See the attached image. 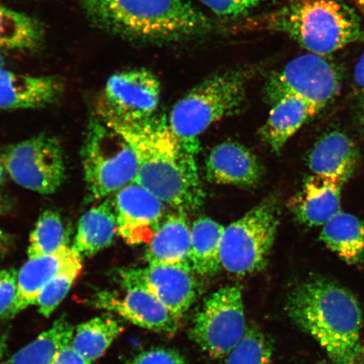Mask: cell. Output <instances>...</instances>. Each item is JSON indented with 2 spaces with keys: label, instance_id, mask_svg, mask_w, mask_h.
Instances as JSON below:
<instances>
[{
  "label": "cell",
  "instance_id": "cell-3",
  "mask_svg": "<svg viewBox=\"0 0 364 364\" xmlns=\"http://www.w3.org/2000/svg\"><path fill=\"white\" fill-rule=\"evenodd\" d=\"M82 8L97 28L140 42L197 38L213 28L211 21L186 0H83Z\"/></svg>",
  "mask_w": 364,
  "mask_h": 364
},
{
  "label": "cell",
  "instance_id": "cell-26",
  "mask_svg": "<svg viewBox=\"0 0 364 364\" xmlns=\"http://www.w3.org/2000/svg\"><path fill=\"white\" fill-rule=\"evenodd\" d=\"M124 327L111 315H103L77 326L72 346L77 352L92 363L110 348Z\"/></svg>",
  "mask_w": 364,
  "mask_h": 364
},
{
  "label": "cell",
  "instance_id": "cell-14",
  "mask_svg": "<svg viewBox=\"0 0 364 364\" xmlns=\"http://www.w3.org/2000/svg\"><path fill=\"white\" fill-rule=\"evenodd\" d=\"M112 198L118 235L130 245H148L164 220L165 203L135 181Z\"/></svg>",
  "mask_w": 364,
  "mask_h": 364
},
{
  "label": "cell",
  "instance_id": "cell-36",
  "mask_svg": "<svg viewBox=\"0 0 364 364\" xmlns=\"http://www.w3.org/2000/svg\"><path fill=\"white\" fill-rule=\"evenodd\" d=\"M351 1L364 15V0H351Z\"/></svg>",
  "mask_w": 364,
  "mask_h": 364
},
{
  "label": "cell",
  "instance_id": "cell-24",
  "mask_svg": "<svg viewBox=\"0 0 364 364\" xmlns=\"http://www.w3.org/2000/svg\"><path fill=\"white\" fill-rule=\"evenodd\" d=\"M225 228L207 217L199 218L191 227L189 260L197 274L213 276L220 271V247Z\"/></svg>",
  "mask_w": 364,
  "mask_h": 364
},
{
  "label": "cell",
  "instance_id": "cell-41",
  "mask_svg": "<svg viewBox=\"0 0 364 364\" xmlns=\"http://www.w3.org/2000/svg\"><path fill=\"white\" fill-rule=\"evenodd\" d=\"M322 364H331V363H322ZM331 364H333V363H331Z\"/></svg>",
  "mask_w": 364,
  "mask_h": 364
},
{
  "label": "cell",
  "instance_id": "cell-7",
  "mask_svg": "<svg viewBox=\"0 0 364 364\" xmlns=\"http://www.w3.org/2000/svg\"><path fill=\"white\" fill-rule=\"evenodd\" d=\"M277 226V205L269 199L225 227L220 247L222 268L241 276L262 270L274 244Z\"/></svg>",
  "mask_w": 364,
  "mask_h": 364
},
{
  "label": "cell",
  "instance_id": "cell-10",
  "mask_svg": "<svg viewBox=\"0 0 364 364\" xmlns=\"http://www.w3.org/2000/svg\"><path fill=\"white\" fill-rule=\"evenodd\" d=\"M2 163L18 185L40 194L55 193L66 176L65 154L53 136L41 134L11 145Z\"/></svg>",
  "mask_w": 364,
  "mask_h": 364
},
{
  "label": "cell",
  "instance_id": "cell-1",
  "mask_svg": "<svg viewBox=\"0 0 364 364\" xmlns=\"http://www.w3.org/2000/svg\"><path fill=\"white\" fill-rule=\"evenodd\" d=\"M100 119L116 130L135 154V182L177 211L198 210L205 193L193 152L173 132L166 115L140 120Z\"/></svg>",
  "mask_w": 364,
  "mask_h": 364
},
{
  "label": "cell",
  "instance_id": "cell-15",
  "mask_svg": "<svg viewBox=\"0 0 364 364\" xmlns=\"http://www.w3.org/2000/svg\"><path fill=\"white\" fill-rule=\"evenodd\" d=\"M262 168L257 158L237 142L221 143L206 161V177L212 183L252 188L261 181Z\"/></svg>",
  "mask_w": 364,
  "mask_h": 364
},
{
  "label": "cell",
  "instance_id": "cell-25",
  "mask_svg": "<svg viewBox=\"0 0 364 364\" xmlns=\"http://www.w3.org/2000/svg\"><path fill=\"white\" fill-rule=\"evenodd\" d=\"M74 334L75 327L62 316L3 364H53L61 350L72 343Z\"/></svg>",
  "mask_w": 364,
  "mask_h": 364
},
{
  "label": "cell",
  "instance_id": "cell-11",
  "mask_svg": "<svg viewBox=\"0 0 364 364\" xmlns=\"http://www.w3.org/2000/svg\"><path fill=\"white\" fill-rule=\"evenodd\" d=\"M157 76L145 68H132L109 77L98 102L102 119L140 120L154 115L161 99Z\"/></svg>",
  "mask_w": 364,
  "mask_h": 364
},
{
  "label": "cell",
  "instance_id": "cell-8",
  "mask_svg": "<svg viewBox=\"0 0 364 364\" xmlns=\"http://www.w3.org/2000/svg\"><path fill=\"white\" fill-rule=\"evenodd\" d=\"M341 83L335 63L326 57L308 53L272 72L264 86V94L272 105L286 95H294L320 112L338 94Z\"/></svg>",
  "mask_w": 364,
  "mask_h": 364
},
{
  "label": "cell",
  "instance_id": "cell-35",
  "mask_svg": "<svg viewBox=\"0 0 364 364\" xmlns=\"http://www.w3.org/2000/svg\"><path fill=\"white\" fill-rule=\"evenodd\" d=\"M353 80L355 87L364 94V53L355 66Z\"/></svg>",
  "mask_w": 364,
  "mask_h": 364
},
{
  "label": "cell",
  "instance_id": "cell-40",
  "mask_svg": "<svg viewBox=\"0 0 364 364\" xmlns=\"http://www.w3.org/2000/svg\"><path fill=\"white\" fill-rule=\"evenodd\" d=\"M2 243V233L1 231H0V247H1Z\"/></svg>",
  "mask_w": 364,
  "mask_h": 364
},
{
  "label": "cell",
  "instance_id": "cell-13",
  "mask_svg": "<svg viewBox=\"0 0 364 364\" xmlns=\"http://www.w3.org/2000/svg\"><path fill=\"white\" fill-rule=\"evenodd\" d=\"M125 289L121 296L102 291L94 296L93 306L116 313L142 328L173 336L180 328L181 318L144 288L134 284H120Z\"/></svg>",
  "mask_w": 364,
  "mask_h": 364
},
{
  "label": "cell",
  "instance_id": "cell-22",
  "mask_svg": "<svg viewBox=\"0 0 364 364\" xmlns=\"http://www.w3.org/2000/svg\"><path fill=\"white\" fill-rule=\"evenodd\" d=\"M318 112L294 95H286L272 105L261 134L273 151L279 152L309 118Z\"/></svg>",
  "mask_w": 364,
  "mask_h": 364
},
{
  "label": "cell",
  "instance_id": "cell-28",
  "mask_svg": "<svg viewBox=\"0 0 364 364\" xmlns=\"http://www.w3.org/2000/svg\"><path fill=\"white\" fill-rule=\"evenodd\" d=\"M68 247L70 245L60 215L51 210L45 211L31 234L28 258L49 256Z\"/></svg>",
  "mask_w": 364,
  "mask_h": 364
},
{
  "label": "cell",
  "instance_id": "cell-37",
  "mask_svg": "<svg viewBox=\"0 0 364 364\" xmlns=\"http://www.w3.org/2000/svg\"><path fill=\"white\" fill-rule=\"evenodd\" d=\"M4 180V166L3 163L0 162V185L3 183Z\"/></svg>",
  "mask_w": 364,
  "mask_h": 364
},
{
  "label": "cell",
  "instance_id": "cell-21",
  "mask_svg": "<svg viewBox=\"0 0 364 364\" xmlns=\"http://www.w3.org/2000/svg\"><path fill=\"white\" fill-rule=\"evenodd\" d=\"M118 234L112 198L91 208L80 218L72 248L83 259L101 252L110 245Z\"/></svg>",
  "mask_w": 364,
  "mask_h": 364
},
{
  "label": "cell",
  "instance_id": "cell-27",
  "mask_svg": "<svg viewBox=\"0 0 364 364\" xmlns=\"http://www.w3.org/2000/svg\"><path fill=\"white\" fill-rule=\"evenodd\" d=\"M43 36L38 21L0 3V48L34 49L42 43Z\"/></svg>",
  "mask_w": 364,
  "mask_h": 364
},
{
  "label": "cell",
  "instance_id": "cell-5",
  "mask_svg": "<svg viewBox=\"0 0 364 364\" xmlns=\"http://www.w3.org/2000/svg\"><path fill=\"white\" fill-rule=\"evenodd\" d=\"M247 75L233 70L208 77L172 107L168 122L191 151L198 154V136L209 127L242 108L247 98Z\"/></svg>",
  "mask_w": 364,
  "mask_h": 364
},
{
  "label": "cell",
  "instance_id": "cell-20",
  "mask_svg": "<svg viewBox=\"0 0 364 364\" xmlns=\"http://www.w3.org/2000/svg\"><path fill=\"white\" fill-rule=\"evenodd\" d=\"M343 186L322 177L311 176L293 203L295 216L307 226L324 225L341 211Z\"/></svg>",
  "mask_w": 364,
  "mask_h": 364
},
{
  "label": "cell",
  "instance_id": "cell-2",
  "mask_svg": "<svg viewBox=\"0 0 364 364\" xmlns=\"http://www.w3.org/2000/svg\"><path fill=\"white\" fill-rule=\"evenodd\" d=\"M287 311L315 338L333 364H356L360 355L363 316L356 298L329 279H314L290 293Z\"/></svg>",
  "mask_w": 364,
  "mask_h": 364
},
{
  "label": "cell",
  "instance_id": "cell-32",
  "mask_svg": "<svg viewBox=\"0 0 364 364\" xmlns=\"http://www.w3.org/2000/svg\"><path fill=\"white\" fill-rule=\"evenodd\" d=\"M17 277L18 272L13 268L0 272V317L4 318L15 302Z\"/></svg>",
  "mask_w": 364,
  "mask_h": 364
},
{
  "label": "cell",
  "instance_id": "cell-19",
  "mask_svg": "<svg viewBox=\"0 0 364 364\" xmlns=\"http://www.w3.org/2000/svg\"><path fill=\"white\" fill-rule=\"evenodd\" d=\"M147 245L145 259L149 265L191 267V227L186 213L167 215Z\"/></svg>",
  "mask_w": 364,
  "mask_h": 364
},
{
  "label": "cell",
  "instance_id": "cell-30",
  "mask_svg": "<svg viewBox=\"0 0 364 364\" xmlns=\"http://www.w3.org/2000/svg\"><path fill=\"white\" fill-rule=\"evenodd\" d=\"M227 364H272V346L257 327H247L243 340L228 357Z\"/></svg>",
  "mask_w": 364,
  "mask_h": 364
},
{
  "label": "cell",
  "instance_id": "cell-12",
  "mask_svg": "<svg viewBox=\"0 0 364 364\" xmlns=\"http://www.w3.org/2000/svg\"><path fill=\"white\" fill-rule=\"evenodd\" d=\"M119 284L143 286L181 318L192 307L198 294V284L190 266L149 265L118 271Z\"/></svg>",
  "mask_w": 364,
  "mask_h": 364
},
{
  "label": "cell",
  "instance_id": "cell-17",
  "mask_svg": "<svg viewBox=\"0 0 364 364\" xmlns=\"http://www.w3.org/2000/svg\"><path fill=\"white\" fill-rule=\"evenodd\" d=\"M359 154L356 144L340 131L323 136L309 156L313 176L344 185L356 170Z\"/></svg>",
  "mask_w": 364,
  "mask_h": 364
},
{
  "label": "cell",
  "instance_id": "cell-16",
  "mask_svg": "<svg viewBox=\"0 0 364 364\" xmlns=\"http://www.w3.org/2000/svg\"><path fill=\"white\" fill-rule=\"evenodd\" d=\"M61 80L53 76H33L0 68V109H36L48 106L60 97Z\"/></svg>",
  "mask_w": 364,
  "mask_h": 364
},
{
  "label": "cell",
  "instance_id": "cell-6",
  "mask_svg": "<svg viewBox=\"0 0 364 364\" xmlns=\"http://www.w3.org/2000/svg\"><path fill=\"white\" fill-rule=\"evenodd\" d=\"M85 179L95 199L107 198L132 183L138 174L133 149L112 127L95 117L82 149Z\"/></svg>",
  "mask_w": 364,
  "mask_h": 364
},
{
  "label": "cell",
  "instance_id": "cell-38",
  "mask_svg": "<svg viewBox=\"0 0 364 364\" xmlns=\"http://www.w3.org/2000/svg\"><path fill=\"white\" fill-rule=\"evenodd\" d=\"M360 121H361V124H362V127H363V129L364 131V101L362 103L361 107H360Z\"/></svg>",
  "mask_w": 364,
  "mask_h": 364
},
{
  "label": "cell",
  "instance_id": "cell-31",
  "mask_svg": "<svg viewBox=\"0 0 364 364\" xmlns=\"http://www.w3.org/2000/svg\"><path fill=\"white\" fill-rule=\"evenodd\" d=\"M205 6L222 17H238L275 0H199Z\"/></svg>",
  "mask_w": 364,
  "mask_h": 364
},
{
  "label": "cell",
  "instance_id": "cell-4",
  "mask_svg": "<svg viewBox=\"0 0 364 364\" xmlns=\"http://www.w3.org/2000/svg\"><path fill=\"white\" fill-rule=\"evenodd\" d=\"M259 22L318 56L364 42V27L356 13L336 0H293Z\"/></svg>",
  "mask_w": 364,
  "mask_h": 364
},
{
  "label": "cell",
  "instance_id": "cell-18",
  "mask_svg": "<svg viewBox=\"0 0 364 364\" xmlns=\"http://www.w3.org/2000/svg\"><path fill=\"white\" fill-rule=\"evenodd\" d=\"M76 253L68 247L49 256L28 258L18 272L16 300L4 318L15 317L25 309L36 304L45 286Z\"/></svg>",
  "mask_w": 364,
  "mask_h": 364
},
{
  "label": "cell",
  "instance_id": "cell-29",
  "mask_svg": "<svg viewBox=\"0 0 364 364\" xmlns=\"http://www.w3.org/2000/svg\"><path fill=\"white\" fill-rule=\"evenodd\" d=\"M82 269V258L76 253L45 286L36 301L38 311L43 316L49 317L55 311L78 279Z\"/></svg>",
  "mask_w": 364,
  "mask_h": 364
},
{
  "label": "cell",
  "instance_id": "cell-39",
  "mask_svg": "<svg viewBox=\"0 0 364 364\" xmlns=\"http://www.w3.org/2000/svg\"><path fill=\"white\" fill-rule=\"evenodd\" d=\"M4 59L1 55V53H0V68H4Z\"/></svg>",
  "mask_w": 364,
  "mask_h": 364
},
{
  "label": "cell",
  "instance_id": "cell-9",
  "mask_svg": "<svg viewBox=\"0 0 364 364\" xmlns=\"http://www.w3.org/2000/svg\"><path fill=\"white\" fill-rule=\"evenodd\" d=\"M247 328L242 291L238 285H227L204 302L190 336L203 352L220 359L237 347Z\"/></svg>",
  "mask_w": 364,
  "mask_h": 364
},
{
  "label": "cell",
  "instance_id": "cell-23",
  "mask_svg": "<svg viewBox=\"0 0 364 364\" xmlns=\"http://www.w3.org/2000/svg\"><path fill=\"white\" fill-rule=\"evenodd\" d=\"M322 242L350 265L364 259V221L352 213L340 211L322 226Z\"/></svg>",
  "mask_w": 364,
  "mask_h": 364
},
{
  "label": "cell",
  "instance_id": "cell-34",
  "mask_svg": "<svg viewBox=\"0 0 364 364\" xmlns=\"http://www.w3.org/2000/svg\"><path fill=\"white\" fill-rule=\"evenodd\" d=\"M90 361L82 356L73 348L72 344H68L58 353L53 364H91Z\"/></svg>",
  "mask_w": 364,
  "mask_h": 364
},
{
  "label": "cell",
  "instance_id": "cell-33",
  "mask_svg": "<svg viewBox=\"0 0 364 364\" xmlns=\"http://www.w3.org/2000/svg\"><path fill=\"white\" fill-rule=\"evenodd\" d=\"M127 364H188L181 355L174 350L154 348L141 353Z\"/></svg>",
  "mask_w": 364,
  "mask_h": 364
}]
</instances>
